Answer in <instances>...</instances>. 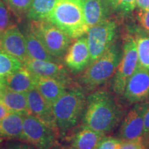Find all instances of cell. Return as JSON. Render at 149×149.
Here are the masks:
<instances>
[{
    "label": "cell",
    "mask_w": 149,
    "mask_h": 149,
    "mask_svg": "<svg viewBox=\"0 0 149 149\" xmlns=\"http://www.w3.org/2000/svg\"><path fill=\"white\" fill-rule=\"evenodd\" d=\"M121 111L115 98L107 91H97L88 97L83 115L84 126L106 134L120 120Z\"/></svg>",
    "instance_id": "1"
},
{
    "label": "cell",
    "mask_w": 149,
    "mask_h": 149,
    "mask_svg": "<svg viewBox=\"0 0 149 149\" xmlns=\"http://www.w3.org/2000/svg\"><path fill=\"white\" fill-rule=\"evenodd\" d=\"M71 39L82 37L88 31L81 0H59L46 18Z\"/></svg>",
    "instance_id": "2"
},
{
    "label": "cell",
    "mask_w": 149,
    "mask_h": 149,
    "mask_svg": "<svg viewBox=\"0 0 149 149\" xmlns=\"http://www.w3.org/2000/svg\"><path fill=\"white\" fill-rule=\"evenodd\" d=\"M86 98L84 93L77 88H71L59 98L53 105V111L59 134L65 135L78 124L83 117Z\"/></svg>",
    "instance_id": "3"
},
{
    "label": "cell",
    "mask_w": 149,
    "mask_h": 149,
    "mask_svg": "<svg viewBox=\"0 0 149 149\" xmlns=\"http://www.w3.org/2000/svg\"><path fill=\"white\" fill-rule=\"evenodd\" d=\"M120 56V50L114 44L102 57L89 65L80 77L86 88L93 90L107 82L116 72Z\"/></svg>",
    "instance_id": "4"
},
{
    "label": "cell",
    "mask_w": 149,
    "mask_h": 149,
    "mask_svg": "<svg viewBox=\"0 0 149 149\" xmlns=\"http://www.w3.org/2000/svg\"><path fill=\"white\" fill-rule=\"evenodd\" d=\"M28 25L51 55L58 59L64 57L71 43L68 35L47 20H31Z\"/></svg>",
    "instance_id": "5"
},
{
    "label": "cell",
    "mask_w": 149,
    "mask_h": 149,
    "mask_svg": "<svg viewBox=\"0 0 149 149\" xmlns=\"http://www.w3.org/2000/svg\"><path fill=\"white\" fill-rule=\"evenodd\" d=\"M59 133L34 115L24 116L22 140L37 149H54Z\"/></svg>",
    "instance_id": "6"
},
{
    "label": "cell",
    "mask_w": 149,
    "mask_h": 149,
    "mask_svg": "<svg viewBox=\"0 0 149 149\" xmlns=\"http://www.w3.org/2000/svg\"><path fill=\"white\" fill-rule=\"evenodd\" d=\"M116 31V22L109 19L89 29L86 40L91 56L90 64L102 57L114 44Z\"/></svg>",
    "instance_id": "7"
},
{
    "label": "cell",
    "mask_w": 149,
    "mask_h": 149,
    "mask_svg": "<svg viewBox=\"0 0 149 149\" xmlns=\"http://www.w3.org/2000/svg\"><path fill=\"white\" fill-rule=\"evenodd\" d=\"M139 66L138 53L135 40L131 36L125 38L122 57L113 79V89L118 95H122L128 79Z\"/></svg>",
    "instance_id": "8"
},
{
    "label": "cell",
    "mask_w": 149,
    "mask_h": 149,
    "mask_svg": "<svg viewBox=\"0 0 149 149\" xmlns=\"http://www.w3.org/2000/svg\"><path fill=\"white\" fill-rule=\"evenodd\" d=\"M149 107V100L135 104L123 120L119 131L122 141L133 140L143 137L144 117Z\"/></svg>",
    "instance_id": "9"
},
{
    "label": "cell",
    "mask_w": 149,
    "mask_h": 149,
    "mask_svg": "<svg viewBox=\"0 0 149 149\" xmlns=\"http://www.w3.org/2000/svg\"><path fill=\"white\" fill-rule=\"evenodd\" d=\"M130 104H137L149 99V71L139 65L128 79L122 95Z\"/></svg>",
    "instance_id": "10"
},
{
    "label": "cell",
    "mask_w": 149,
    "mask_h": 149,
    "mask_svg": "<svg viewBox=\"0 0 149 149\" xmlns=\"http://www.w3.org/2000/svg\"><path fill=\"white\" fill-rule=\"evenodd\" d=\"M0 49L19 59L23 64L29 59L24 35L15 24L0 36Z\"/></svg>",
    "instance_id": "11"
},
{
    "label": "cell",
    "mask_w": 149,
    "mask_h": 149,
    "mask_svg": "<svg viewBox=\"0 0 149 149\" xmlns=\"http://www.w3.org/2000/svg\"><path fill=\"white\" fill-rule=\"evenodd\" d=\"M24 66L34 76L55 78L70 85L71 79L66 68L59 62L38 60L29 58Z\"/></svg>",
    "instance_id": "12"
},
{
    "label": "cell",
    "mask_w": 149,
    "mask_h": 149,
    "mask_svg": "<svg viewBox=\"0 0 149 149\" xmlns=\"http://www.w3.org/2000/svg\"><path fill=\"white\" fill-rule=\"evenodd\" d=\"M64 61L66 66L74 73L81 72L90 64L91 56L86 37H79L70 46Z\"/></svg>",
    "instance_id": "13"
},
{
    "label": "cell",
    "mask_w": 149,
    "mask_h": 149,
    "mask_svg": "<svg viewBox=\"0 0 149 149\" xmlns=\"http://www.w3.org/2000/svg\"><path fill=\"white\" fill-rule=\"evenodd\" d=\"M26 96L31 114L37 117L50 127L59 133L56 124L53 107L46 101L36 88H33L26 93Z\"/></svg>",
    "instance_id": "14"
},
{
    "label": "cell",
    "mask_w": 149,
    "mask_h": 149,
    "mask_svg": "<svg viewBox=\"0 0 149 149\" xmlns=\"http://www.w3.org/2000/svg\"><path fill=\"white\" fill-rule=\"evenodd\" d=\"M35 77V88L52 107L66 93L69 86L64 81L55 78Z\"/></svg>",
    "instance_id": "15"
},
{
    "label": "cell",
    "mask_w": 149,
    "mask_h": 149,
    "mask_svg": "<svg viewBox=\"0 0 149 149\" xmlns=\"http://www.w3.org/2000/svg\"><path fill=\"white\" fill-rule=\"evenodd\" d=\"M0 85L15 92L26 93L35 88V77L23 66L8 77L0 79Z\"/></svg>",
    "instance_id": "16"
},
{
    "label": "cell",
    "mask_w": 149,
    "mask_h": 149,
    "mask_svg": "<svg viewBox=\"0 0 149 149\" xmlns=\"http://www.w3.org/2000/svg\"><path fill=\"white\" fill-rule=\"evenodd\" d=\"M81 4L88 30L107 19L110 9L105 0H81Z\"/></svg>",
    "instance_id": "17"
},
{
    "label": "cell",
    "mask_w": 149,
    "mask_h": 149,
    "mask_svg": "<svg viewBox=\"0 0 149 149\" xmlns=\"http://www.w3.org/2000/svg\"><path fill=\"white\" fill-rule=\"evenodd\" d=\"M0 102L10 113H18L23 116L31 114L26 93L15 92L0 85Z\"/></svg>",
    "instance_id": "18"
},
{
    "label": "cell",
    "mask_w": 149,
    "mask_h": 149,
    "mask_svg": "<svg viewBox=\"0 0 149 149\" xmlns=\"http://www.w3.org/2000/svg\"><path fill=\"white\" fill-rule=\"evenodd\" d=\"M24 35L29 58L38 59V60L59 62L58 59L55 58V57H53L48 53L46 48L38 40V38L31 31L29 25L24 29Z\"/></svg>",
    "instance_id": "19"
},
{
    "label": "cell",
    "mask_w": 149,
    "mask_h": 149,
    "mask_svg": "<svg viewBox=\"0 0 149 149\" xmlns=\"http://www.w3.org/2000/svg\"><path fill=\"white\" fill-rule=\"evenodd\" d=\"M24 116L18 113H10L0 120V139H17L23 137Z\"/></svg>",
    "instance_id": "20"
},
{
    "label": "cell",
    "mask_w": 149,
    "mask_h": 149,
    "mask_svg": "<svg viewBox=\"0 0 149 149\" xmlns=\"http://www.w3.org/2000/svg\"><path fill=\"white\" fill-rule=\"evenodd\" d=\"M105 134L84 126L72 139V147L76 149H95Z\"/></svg>",
    "instance_id": "21"
},
{
    "label": "cell",
    "mask_w": 149,
    "mask_h": 149,
    "mask_svg": "<svg viewBox=\"0 0 149 149\" xmlns=\"http://www.w3.org/2000/svg\"><path fill=\"white\" fill-rule=\"evenodd\" d=\"M59 0H33L26 17L30 20H46Z\"/></svg>",
    "instance_id": "22"
},
{
    "label": "cell",
    "mask_w": 149,
    "mask_h": 149,
    "mask_svg": "<svg viewBox=\"0 0 149 149\" xmlns=\"http://www.w3.org/2000/svg\"><path fill=\"white\" fill-rule=\"evenodd\" d=\"M23 66L19 59L0 49V79L8 77Z\"/></svg>",
    "instance_id": "23"
},
{
    "label": "cell",
    "mask_w": 149,
    "mask_h": 149,
    "mask_svg": "<svg viewBox=\"0 0 149 149\" xmlns=\"http://www.w3.org/2000/svg\"><path fill=\"white\" fill-rule=\"evenodd\" d=\"M138 53L139 65L149 71V36L147 35H137L135 37Z\"/></svg>",
    "instance_id": "24"
},
{
    "label": "cell",
    "mask_w": 149,
    "mask_h": 149,
    "mask_svg": "<svg viewBox=\"0 0 149 149\" xmlns=\"http://www.w3.org/2000/svg\"><path fill=\"white\" fill-rule=\"evenodd\" d=\"M9 10L18 22L26 17L33 0H3Z\"/></svg>",
    "instance_id": "25"
},
{
    "label": "cell",
    "mask_w": 149,
    "mask_h": 149,
    "mask_svg": "<svg viewBox=\"0 0 149 149\" xmlns=\"http://www.w3.org/2000/svg\"><path fill=\"white\" fill-rule=\"evenodd\" d=\"M110 10L122 15H128L135 10L136 0H105Z\"/></svg>",
    "instance_id": "26"
},
{
    "label": "cell",
    "mask_w": 149,
    "mask_h": 149,
    "mask_svg": "<svg viewBox=\"0 0 149 149\" xmlns=\"http://www.w3.org/2000/svg\"><path fill=\"white\" fill-rule=\"evenodd\" d=\"M13 24L11 22L10 11L3 0H0V36Z\"/></svg>",
    "instance_id": "27"
},
{
    "label": "cell",
    "mask_w": 149,
    "mask_h": 149,
    "mask_svg": "<svg viewBox=\"0 0 149 149\" xmlns=\"http://www.w3.org/2000/svg\"><path fill=\"white\" fill-rule=\"evenodd\" d=\"M122 140L113 137H104L100 141L95 149H118Z\"/></svg>",
    "instance_id": "28"
},
{
    "label": "cell",
    "mask_w": 149,
    "mask_h": 149,
    "mask_svg": "<svg viewBox=\"0 0 149 149\" xmlns=\"http://www.w3.org/2000/svg\"><path fill=\"white\" fill-rule=\"evenodd\" d=\"M118 149H146L145 139L141 137L133 140L122 141Z\"/></svg>",
    "instance_id": "29"
},
{
    "label": "cell",
    "mask_w": 149,
    "mask_h": 149,
    "mask_svg": "<svg viewBox=\"0 0 149 149\" xmlns=\"http://www.w3.org/2000/svg\"><path fill=\"white\" fill-rule=\"evenodd\" d=\"M137 17L141 27L149 34V9L139 10L137 13Z\"/></svg>",
    "instance_id": "30"
},
{
    "label": "cell",
    "mask_w": 149,
    "mask_h": 149,
    "mask_svg": "<svg viewBox=\"0 0 149 149\" xmlns=\"http://www.w3.org/2000/svg\"><path fill=\"white\" fill-rule=\"evenodd\" d=\"M6 149H37L35 147L22 142H9L6 144Z\"/></svg>",
    "instance_id": "31"
},
{
    "label": "cell",
    "mask_w": 149,
    "mask_h": 149,
    "mask_svg": "<svg viewBox=\"0 0 149 149\" xmlns=\"http://www.w3.org/2000/svg\"><path fill=\"white\" fill-rule=\"evenodd\" d=\"M143 138L145 140L149 139V107L147 110L144 117V133H143Z\"/></svg>",
    "instance_id": "32"
},
{
    "label": "cell",
    "mask_w": 149,
    "mask_h": 149,
    "mask_svg": "<svg viewBox=\"0 0 149 149\" xmlns=\"http://www.w3.org/2000/svg\"><path fill=\"white\" fill-rule=\"evenodd\" d=\"M136 6L139 10H148L149 9V0H136Z\"/></svg>",
    "instance_id": "33"
},
{
    "label": "cell",
    "mask_w": 149,
    "mask_h": 149,
    "mask_svg": "<svg viewBox=\"0 0 149 149\" xmlns=\"http://www.w3.org/2000/svg\"><path fill=\"white\" fill-rule=\"evenodd\" d=\"M10 112L7 109L4 104L0 102V120H3L8 114H10Z\"/></svg>",
    "instance_id": "34"
},
{
    "label": "cell",
    "mask_w": 149,
    "mask_h": 149,
    "mask_svg": "<svg viewBox=\"0 0 149 149\" xmlns=\"http://www.w3.org/2000/svg\"><path fill=\"white\" fill-rule=\"evenodd\" d=\"M64 149H76V148H73V147H69V148H64Z\"/></svg>",
    "instance_id": "35"
},
{
    "label": "cell",
    "mask_w": 149,
    "mask_h": 149,
    "mask_svg": "<svg viewBox=\"0 0 149 149\" xmlns=\"http://www.w3.org/2000/svg\"><path fill=\"white\" fill-rule=\"evenodd\" d=\"M62 149H64V148H62Z\"/></svg>",
    "instance_id": "36"
}]
</instances>
